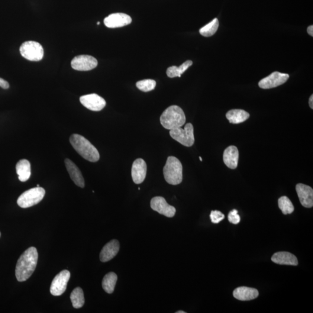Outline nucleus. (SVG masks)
Wrapping results in <instances>:
<instances>
[{
  "label": "nucleus",
  "instance_id": "cd10ccee",
  "mask_svg": "<svg viewBox=\"0 0 313 313\" xmlns=\"http://www.w3.org/2000/svg\"><path fill=\"white\" fill-rule=\"evenodd\" d=\"M136 85L141 91L147 92L152 91L155 88L156 86V82L151 79L143 80L137 82Z\"/></svg>",
  "mask_w": 313,
  "mask_h": 313
},
{
  "label": "nucleus",
  "instance_id": "20e7f679",
  "mask_svg": "<svg viewBox=\"0 0 313 313\" xmlns=\"http://www.w3.org/2000/svg\"><path fill=\"white\" fill-rule=\"evenodd\" d=\"M164 178L168 183L177 185L183 180V167L180 161L176 157H168L166 166L163 169Z\"/></svg>",
  "mask_w": 313,
  "mask_h": 313
},
{
  "label": "nucleus",
  "instance_id": "c756f323",
  "mask_svg": "<svg viewBox=\"0 0 313 313\" xmlns=\"http://www.w3.org/2000/svg\"><path fill=\"white\" fill-rule=\"evenodd\" d=\"M228 221L231 224L237 225L239 224L241 218L240 215L238 214V211L236 209H233L228 215Z\"/></svg>",
  "mask_w": 313,
  "mask_h": 313
},
{
  "label": "nucleus",
  "instance_id": "39448f33",
  "mask_svg": "<svg viewBox=\"0 0 313 313\" xmlns=\"http://www.w3.org/2000/svg\"><path fill=\"white\" fill-rule=\"evenodd\" d=\"M45 195L46 191L40 187L29 189L19 196L17 204L22 208L31 207L38 204L43 199Z\"/></svg>",
  "mask_w": 313,
  "mask_h": 313
},
{
  "label": "nucleus",
  "instance_id": "4be33fe9",
  "mask_svg": "<svg viewBox=\"0 0 313 313\" xmlns=\"http://www.w3.org/2000/svg\"><path fill=\"white\" fill-rule=\"evenodd\" d=\"M249 117L250 114L241 109L231 110L227 114L228 120L230 123L234 124L242 123L247 120Z\"/></svg>",
  "mask_w": 313,
  "mask_h": 313
},
{
  "label": "nucleus",
  "instance_id": "dca6fc26",
  "mask_svg": "<svg viewBox=\"0 0 313 313\" xmlns=\"http://www.w3.org/2000/svg\"><path fill=\"white\" fill-rule=\"evenodd\" d=\"M120 250V243L117 240H113L106 244L100 254V260L102 262H108L114 258Z\"/></svg>",
  "mask_w": 313,
  "mask_h": 313
},
{
  "label": "nucleus",
  "instance_id": "2f4dec72",
  "mask_svg": "<svg viewBox=\"0 0 313 313\" xmlns=\"http://www.w3.org/2000/svg\"><path fill=\"white\" fill-rule=\"evenodd\" d=\"M308 33L310 35H311L312 37L313 36V25L310 26V27L308 28Z\"/></svg>",
  "mask_w": 313,
  "mask_h": 313
},
{
  "label": "nucleus",
  "instance_id": "aec40b11",
  "mask_svg": "<svg viewBox=\"0 0 313 313\" xmlns=\"http://www.w3.org/2000/svg\"><path fill=\"white\" fill-rule=\"evenodd\" d=\"M239 152L237 147L230 146L226 148L224 153V161L229 169L234 170L238 166Z\"/></svg>",
  "mask_w": 313,
  "mask_h": 313
},
{
  "label": "nucleus",
  "instance_id": "5701e85b",
  "mask_svg": "<svg viewBox=\"0 0 313 313\" xmlns=\"http://www.w3.org/2000/svg\"><path fill=\"white\" fill-rule=\"evenodd\" d=\"M117 281V276L115 273L111 272L106 274L102 281V287L105 291L110 294L114 292Z\"/></svg>",
  "mask_w": 313,
  "mask_h": 313
},
{
  "label": "nucleus",
  "instance_id": "393cba45",
  "mask_svg": "<svg viewBox=\"0 0 313 313\" xmlns=\"http://www.w3.org/2000/svg\"><path fill=\"white\" fill-rule=\"evenodd\" d=\"M70 299L74 308H82L85 303V295L83 290L80 287L74 289L70 295Z\"/></svg>",
  "mask_w": 313,
  "mask_h": 313
},
{
  "label": "nucleus",
  "instance_id": "f704fd0d",
  "mask_svg": "<svg viewBox=\"0 0 313 313\" xmlns=\"http://www.w3.org/2000/svg\"><path fill=\"white\" fill-rule=\"evenodd\" d=\"M199 159L200 161H202V158L201 157H199Z\"/></svg>",
  "mask_w": 313,
  "mask_h": 313
},
{
  "label": "nucleus",
  "instance_id": "473e14b6",
  "mask_svg": "<svg viewBox=\"0 0 313 313\" xmlns=\"http://www.w3.org/2000/svg\"><path fill=\"white\" fill-rule=\"evenodd\" d=\"M309 106L310 107H311V109H313V95H312V96L311 97H310L309 98Z\"/></svg>",
  "mask_w": 313,
  "mask_h": 313
},
{
  "label": "nucleus",
  "instance_id": "4468645a",
  "mask_svg": "<svg viewBox=\"0 0 313 313\" xmlns=\"http://www.w3.org/2000/svg\"><path fill=\"white\" fill-rule=\"evenodd\" d=\"M296 191L301 204L310 208L313 206V190L311 186L299 183L296 186Z\"/></svg>",
  "mask_w": 313,
  "mask_h": 313
},
{
  "label": "nucleus",
  "instance_id": "a878e982",
  "mask_svg": "<svg viewBox=\"0 0 313 313\" xmlns=\"http://www.w3.org/2000/svg\"><path fill=\"white\" fill-rule=\"evenodd\" d=\"M219 21L217 18H215L210 23L205 26L199 30V33L202 36L209 37L214 35L219 28Z\"/></svg>",
  "mask_w": 313,
  "mask_h": 313
},
{
  "label": "nucleus",
  "instance_id": "f8f14e48",
  "mask_svg": "<svg viewBox=\"0 0 313 313\" xmlns=\"http://www.w3.org/2000/svg\"><path fill=\"white\" fill-rule=\"evenodd\" d=\"M80 101L85 107L94 112L102 111L106 105L105 100L96 93L81 96Z\"/></svg>",
  "mask_w": 313,
  "mask_h": 313
},
{
  "label": "nucleus",
  "instance_id": "bb28decb",
  "mask_svg": "<svg viewBox=\"0 0 313 313\" xmlns=\"http://www.w3.org/2000/svg\"><path fill=\"white\" fill-rule=\"evenodd\" d=\"M279 206L283 214L288 215L292 214L294 211V206L290 200L286 196H283L279 199Z\"/></svg>",
  "mask_w": 313,
  "mask_h": 313
},
{
  "label": "nucleus",
  "instance_id": "423d86ee",
  "mask_svg": "<svg viewBox=\"0 0 313 313\" xmlns=\"http://www.w3.org/2000/svg\"><path fill=\"white\" fill-rule=\"evenodd\" d=\"M170 135L174 140L186 147H191L195 143L194 127L191 123L186 124L185 128L181 127L170 130Z\"/></svg>",
  "mask_w": 313,
  "mask_h": 313
},
{
  "label": "nucleus",
  "instance_id": "f257e3e1",
  "mask_svg": "<svg viewBox=\"0 0 313 313\" xmlns=\"http://www.w3.org/2000/svg\"><path fill=\"white\" fill-rule=\"evenodd\" d=\"M38 252L31 247L26 250L19 258L15 269V276L19 282H24L30 278L36 268Z\"/></svg>",
  "mask_w": 313,
  "mask_h": 313
},
{
  "label": "nucleus",
  "instance_id": "f03ea898",
  "mask_svg": "<svg viewBox=\"0 0 313 313\" xmlns=\"http://www.w3.org/2000/svg\"><path fill=\"white\" fill-rule=\"evenodd\" d=\"M71 144L84 159L95 163L100 159L99 151L86 138L79 134H73L70 138Z\"/></svg>",
  "mask_w": 313,
  "mask_h": 313
},
{
  "label": "nucleus",
  "instance_id": "1a4fd4ad",
  "mask_svg": "<svg viewBox=\"0 0 313 313\" xmlns=\"http://www.w3.org/2000/svg\"><path fill=\"white\" fill-rule=\"evenodd\" d=\"M289 74L278 72H273L270 76L265 77L259 83L260 88L267 89L276 88L283 85L289 79Z\"/></svg>",
  "mask_w": 313,
  "mask_h": 313
},
{
  "label": "nucleus",
  "instance_id": "0eeeda50",
  "mask_svg": "<svg viewBox=\"0 0 313 313\" xmlns=\"http://www.w3.org/2000/svg\"><path fill=\"white\" fill-rule=\"evenodd\" d=\"M22 56L30 61L38 62L43 59L44 49L40 43L33 41H26L20 47Z\"/></svg>",
  "mask_w": 313,
  "mask_h": 313
},
{
  "label": "nucleus",
  "instance_id": "2eb2a0df",
  "mask_svg": "<svg viewBox=\"0 0 313 313\" xmlns=\"http://www.w3.org/2000/svg\"><path fill=\"white\" fill-rule=\"evenodd\" d=\"M147 173L146 162L142 159H138L132 164L131 175L135 184H141L144 182Z\"/></svg>",
  "mask_w": 313,
  "mask_h": 313
},
{
  "label": "nucleus",
  "instance_id": "7ed1b4c3",
  "mask_svg": "<svg viewBox=\"0 0 313 313\" xmlns=\"http://www.w3.org/2000/svg\"><path fill=\"white\" fill-rule=\"evenodd\" d=\"M160 122L167 130L182 127L186 122V115L178 106L172 105L168 108L160 117Z\"/></svg>",
  "mask_w": 313,
  "mask_h": 313
},
{
  "label": "nucleus",
  "instance_id": "7c9ffc66",
  "mask_svg": "<svg viewBox=\"0 0 313 313\" xmlns=\"http://www.w3.org/2000/svg\"><path fill=\"white\" fill-rule=\"evenodd\" d=\"M0 87L3 89H8L9 87V83L4 79L0 78Z\"/></svg>",
  "mask_w": 313,
  "mask_h": 313
},
{
  "label": "nucleus",
  "instance_id": "4c0bfd02",
  "mask_svg": "<svg viewBox=\"0 0 313 313\" xmlns=\"http://www.w3.org/2000/svg\"><path fill=\"white\" fill-rule=\"evenodd\" d=\"M0 237H1V233H0Z\"/></svg>",
  "mask_w": 313,
  "mask_h": 313
},
{
  "label": "nucleus",
  "instance_id": "6ab92c4d",
  "mask_svg": "<svg viewBox=\"0 0 313 313\" xmlns=\"http://www.w3.org/2000/svg\"><path fill=\"white\" fill-rule=\"evenodd\" d=\"M259 292L256 289L246 286L238 287L233 292L234 298L241 301H251L257 298Z\"/></svg>",
  "mask_w": 313,
  "mask_h": 313
},
{
  "label": "nucleus",
  "instance_id": "ddd939ff",
  "mask_svg": "<svg viewBox=\"0 0 313 313\" xmlns=\"http://www.w3.org/2000/svg\"><path fill=\"white\" fill-rule=\"evenodd\" d=\"M130 16L124 13H115L108 16L104 19V24L109 28H118L125 27L131 24Z\"/></svg>",
  "mask_w": 313,
  "mask_h": 313
},
{
  "label": "nucleus",
  "instance_id": "c9c22d12",
  "mask_svg": "<svg viewBox=\"0 0 313 313\" xmlns=\"http://www.w3.org/2000/svg\"><path fill=\"white\" fill-rule=\"evenodd\" d=\"M97 24H98L99 25L100 24V22H98V23H97Z\"/></svg>",
  "mask_w": 313,
  "mask_h": 313
},
{
  "label": "nucleus",
  "instance_id": "b1692460",
  "mask_svg": "<svg viewBox=\"0 0 313 313\" xmlns=\"http://www.w3.org/2000/svg\"><path fill=\"white\" fill-rule=\"evenodd\" d=\"M193 62L192 60H187L179 67L171 66L167 70V76L170 78H174V77H180L182 74L185 73L186 70L191 66Z\"/></svg>",
  "mask_w": 313,
  "mask_h": 313
},
{
  "label": "nucleus",
  "instance_id": "6e6552de",
  "mask_svg": "<svg viewBox=\"0 0 313 313\" xmlns=\"http://www.w3.org/2000/svg\"><path fill=\"white\" fill-rule=\"evenodd\" d=\"M70 278V273L68 270H64L57 274L51 284L50 288L51 294L56 296L62 295L66 290L67 283Z\"/></svg>",
  "mask_w": 313,
  "mask_h": 313
},
{
  "label": "nucleus",
  "instance_id": "c85d7f7f",
  "mask_svg": "<svg viewBox=\"0 0 313 313\" xmlns=\"http://www.w3.org/2000/svg\"><path fill=\"white\" fill-rule=\"evenodd\" d=\"M210 218L213 224H219V222L224 220L225 215L219 211H212L210 214Z\"/></svg>",
  "mask_w": 313,
  "mask_h": 313
},
{
  "label": "nucleus",
  "instance_id": "9b49d317",
  "mask_svg": "<svg viewBox=\"0 0 313 313\" xmlns=\"http://www.w3.org/2000/svg\"><path fill=\"white\" fill-rule=\"evenodd\" d=\"M150 206L154 211L168 218H172L175 215V208L168 204L165 199L162 197H155L151 199Z\"/></svg>",
  "mask_w": 313,
  "mask_h": 313
},
{
  "label": "nucleus",
  "instance_id": "9d476101",
  "mask_svg": "<svg viewBox=\"0 0 313 313\" xmlns=\"http://www.w3.org/2000/svg\"><path fill=\"white\" fill-rule=\"evenodd\" d=\"M72 68L78 71H89L98 66V60L94 57L82 55L73 58L71 63Z\"/></svg>",
  "mask_w": 313,
  "mask_h": 313
},
{
  "label": "nucleus",
  "instance_id": "72a5a7b5",
  "mask_svg": "<svg viewBox=\"0 0 313 313\" xmlns=\"http://www.w3.org/2000/svg\"><path fill=\"white\" fill-rule=\"evenodd\" d=\"M176 313H186V312L183 311H178Z\"/></svg>",
  "mask_w": 313,
  "mask_h": 313
},
{
  "label": "nucleus",
  "instance_id": "e433bc0d",
  "mask_svg": "<svg viewBox=\"0 0 313 313\" xmlns=\"http://www.w3.org/2000/svg\"><path fill=\"white\" fill-rule=\"evenodd\" d=\"M37 187H38H38H40V185H37Z\"/></svg>",
  "mask_w": 313,
  "mask_h": 313
},
{
  "label": "nucleus",
  "instance_id": "a211bd4d",
  "mask_svg": "<svg viewBox=\"0 0 313 313\" xmlns=\"http://www.w3.org/2000/svg\"><path fill=\"white\" fill-rule=\"evenodd\" d=\"M274 263L281 265L297 266L298 261L297 257L288 252H279L274 254L272 257Z\"/></svg>",
  "mask_w": 313,
  "mask_h": 313
},
{
  "label": "nucleus",
  "instance_id": "412c9836",
  "mask_svg": "<svg viewBox=\"0 0 313 313\" xmlns=\"http://www.w3.org/2000/svg\"><path fill=\"white\" fill-rule=\"evenodd\" d=\"M18 178L21 182H26L31 176L30 163L27 160H21L16 166Z\"/></svg>",
  "mask_w": 313,
  "mask_h": 313
},
{
  "label": "nucleus",
  "instance_id": "f3484780",
  "mask_svg": "<svg viewBox=\"0 0 313 313\" xmlns=\"http://www.w3.org/2000/svg\"><path fill=\"white\" fill-rule=\"evenodd\" d=\"M64 163H65L67 172H69L71 179H72L74 183L80 188H85V179H84L82 173L81 172L78 167L69 159H66Z\"/></svg>",
  "mask_w": 313,
  "mask_h": 313
}]
</instances>
